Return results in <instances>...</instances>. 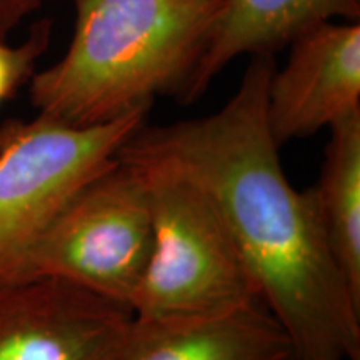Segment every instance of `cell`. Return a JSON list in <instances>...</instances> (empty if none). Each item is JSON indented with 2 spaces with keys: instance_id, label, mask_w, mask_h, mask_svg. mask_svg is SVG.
Instances as JSON below:
<instances>
[{
  "instance_id": "1",
  "label": "cell",
  "mask_w": 360,
  "mask_h": 360,
  "mask_svg": "<svg viewBox=\"0 0 360 360\" xmlns=\"http://www.w3.org/2000/svg\"><path fill=\"white\" fill-rule=\"evenodd\" d=\"M272 53L252 56L214 114L147 125L117 152L187 175L214 202L297 360H360V299L328 249L310 188L287 179L267 122Z\"/></svg>"
},
{
  "instance_id": "2",
  "label": "cell",
  "mask_w": 360,
  "mask_h": 360,
  "mask_svg": "<svg viewBox=\"0 0 360 360\" xmlns=\"http://www.w3.org/2000/svg\"><path fill=\"white\" fill-rule=\"evenodd\" d=\"M224 0H75L60 60L30 79L39 114L75 127L110 122L177 94Z\"/></svg>"
},
{
  "instance_id": "3",
  "label": "cell",
  "mask_w": 360,
  "mask_h": 360,
  "mask_svg": "<svg viewBox=\"0 0 360 360\" xmlns=\"http://www.w3.org/2000/svg\"><path fill=\"white\" fill-rule=\"evenodd\" d=\"M122 162L146 179L152 214L150 254L130 302L134 317H204L262 302L204 188L165 165Z\"/></svg>"
},
{
  "instance_id": "4",
  "label": "cell",
  "mask_w": 360,
  "mask_h": 360,
  "mask_svg": "<svg viewBox=\"0 0 360 360\" xmlns=\"http://www.w3.org/2000/svg\"><path fill=\"white\" fill-rule=\"evenodd\" d=\"M150 245L146 179L117 157L67 202L2 283L62 278L130 307Z\"/></svg>"
},
{
  "instance_id": "5",
  "label": "cell",
  "mask_w": 360,
  "mask_h": 360,
  "mask_svg": "<svg viewBox=\"0 0 360 360\" xmlns=\"http://www.w3.org/2000/svg\"><path fill=\"white\" fill-rule=\"evenodd\" d=\"M148 110L89 127L44 114L0 124V283L67 202L117 159Z\"/></svg>"
},
{
  "instance_id": "6",
  "label": "cell",
  "mask_w": 360,
  "mask_h": 360,
  "mask_svg": "<svg viewBox=\"0 0 360 360\" xmlns=\"http://www.w3.org/2000/svg\"><path fill=\"white\" fill-rule=\"evenodd\" d=\"M129 305L62 278L0 283V360H117Z\"/></svg>"
},
{
  "instance_id": "7",
  "label": "cell",
  "mask_w": 360,
  "mask_h": 360,
  "mask_svg": "<svg viewBox=\"0 0 360 360\" xmlns=\"http://www.w3.org/2000/svg\"><path fill=\"white\" fill-rule=\"evenodd\" d=\"M289 45L285 65L274 69L267 87V122L278 147L360 110L359 22H322Z\"/></svg>"
},
{
  "instance_id": "8",
  "label": "cell",
  "mask_w": 360,
  "mask_h": 360,
  "mask_svg": "<svg viewBox=\"0 0 360 360\" xmlns=\"http://www.w3.org/2000/svg\"><path fill=\"white\" fill-rule=\"evenodd\" d=\"M117 360H297L289 334L262 302L204 317L135 319Z\"/></svg>"
},
{
  "instance_id": "9",
  "label": "cell",
  "mask_w": 360,
  "mask_h": 360,
  "mask_svg": "<svg viewBox=\"0 0 360 360\" xmlns=\"http://www.w3.org/2000/svg\"><path fill=\"white\" fill-rule=\"evenodd\" d=\"M334 19L359 22L360 0H224L204 52L179 97L197 101L237 57L274 56L310 27Z\"/></svg>"
},
{
  "instance_id": "10",
  "label": "cell",
  "mask_w": 360,
  "mask_h": 360,
  "mask_svg": "<svg viewBox=\"0 0 360 360\" xmlns=\"http://www.w3.org/2000/svg\"><path fill=\"white\" fill-rule=\"evenodd\" d=\"M328 130L321 177L310 192L328 249L360 299V110Z\"/></svg>"
},
{
  "instance_id": "11",
  "label": "cell",
  "mask_w": 360,
  "mask_h": 360,
  "mask_svg": "<svg viewBox=\"0 0 360 360\" xmlns=\"http://www.w3.org/2000/svg\"><path fill=\"white\" fill-rule=\"evenodd\" d=\"M52 39V20L44 17L30 25L29 35L20 45L0 40V103L11 98L15 90L35 74V65L47 52Z\"/></svg>"
},
{
  "instance_id": "12",
  "label": "cell",
  "mask_w": 360,
  "mask_h": 360,
  "mask_svg": "<svg viewBox=\"0 0 360 360\" xmlns=\"http://www.w3.org/2000/svg\"><path fill=\"white\" fill-rule=\"evenodd\" d=\"M57 2L62 0H0V40H7L34 13Z\"/></svg>"
}]
</instances>
